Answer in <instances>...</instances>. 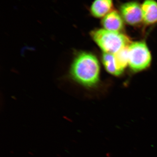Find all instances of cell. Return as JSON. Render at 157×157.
<instances>
[{
	"label": "cell",
	"instance_id": "obj_1",
	"mask_svg": "<svg viewBox=\"0 0 157 157\" xmlns=\"http://www.w3.org/2000/svg\"><path fill=\"white\" fill-rule=\"evenodd\" d=\"M70 73L78 84L87 87L94 86L100 78V66L98 59L90 52H78L73 59Z\"/></svg>",
	"mask_w": 157,
	"mask_h": 157
},
{
	"label": "cell",
	"instance_id": "obj_2",
	"mask_svg": "<svg viewBox=\"0 0 157 157\" xmlns=\"http://www.w3.org/2000/svg\"><path fill=\"white\" fill-rule=\"evenodd\" d=\"M91 36L104 53L115 54L132 43L130 39L121 33L112 32L105 29L92 31Z\"/></svg>",
	"mask_w": 157,
	"mask_h": 157
},
{
	"label": "cell",
	"instance_id": "obj_3",
	"mask_svg": "<svg viewBox=\"0 0 157 157\" xmlns=\"http://www.w3.org/2000/svg\"><path fill=\"white\" fill-rule=\"evenodd\" d=\"M128 64L135 72L145 70L150 65L151 56L146 43L137 42L131 43L128 48Z\"/></svg>",
	"mask_w": 157,
	"mask_h": 157
},
{
	"label": "cell",
	"instance_id": "obj_4",
	"mask_svg": "<svg viewBox=\"0 0 157 157\" xmlns=\"http://www.w3.org/2000/svg\"><path fill=\"white\" fill-rule=\"evenodd\" d=\"M120 13L129 25L136 26L143 22L141 5L136 1L123 3L120 7Z\"/></svg>",
	"mask_w": 157,
	"mask_h": 157
},
{
	"label": "cell",
	"instance_id": "obj_5",
	"mask_svg": "<svg viewBox=\"0 0 157 157\" xmlns=\"http://www.w3.org/2000/svg\"><path fill=\"white\" fill-rule=\"evenodd\" d=\"M101 24L104 29L112 32L121 33L124 29V20L120 12L112 10L103 17Z\"/></svg>",
	"mask_w": 157,
	"mask_h": 157
},
{
	"label": "cell",
	"instance_id": "obj_6",
	"mask_svg": "<svg viewBox=\"0 0 157 157\" xmlns=\"http://www.w3.org/2000/svg\"><path fill=\"white\" fill-rule=\"evenodd\" d=\"M143 22L147 25L157 24V2L155 0H144L141 4Z\"/></svg>",
	"mask_w": 157,
	"mask_h": 157
},
{
	"label": "cell",
	"instance_id": "obj_7",
	"mask_svg": "<svg viewBox=\"0 0 157 157\" xmlns=\"http://www.w3.org/2000/svg\"><path fill=\"white\" fill-rule=\"evenodd\" d=\"M113 0H94L90 8L91 14L96 18H103L113 10Z\"/></svg>",
	"mask_w": 157,
	"mask_h": 157
},
{
	"label": "cell",
	"instance_id": "obj_8",
	"mask_svg": "<svg viewBox=\"0 0 157 157\" xmlns=\"http://www.w3.org/2000/svg\"><path fill=\"white\" fill-rule=\"evenodd\" d=\"M102 59L104 67L109 73L114 76H119L123 72L118 66L114 54L104 53Z\"/></svg>",
	"mask_w": 157,
	"mask_h": 157
},
{
	"label": "cell",
	"instance_id": "obj_9",
	"mask_svg": "<svg viewBox=\"0 0 157 157\" xmlns=\"http://www.w3.org/2000/svg\"><path fill=\"white\" fill-rule=\"evenodd\" d=\"M128 47L114 54L118 66L122 71H124L127 65L128 64Z\"/></svg>",
	"mask_w": 157,
	"mask_h": 157
}]
</instances>
